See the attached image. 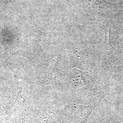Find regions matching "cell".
Instances as JSON below:
<instances>
[{
    "label": "cell",
    "mask_w": 123,
    "mask_h": 123,
    "mask_svg": "<svg viewBox=\"0 0 123 123\" xmlns=\"http://www.w3.org/2000/svg\"><path fill=\"white\" fill-rule=\"evenodd\" d=\"M88 4L94 6H103L107 2L105 0H85Z\"/></svg>",
    "instance_id": "cell-1"
}]
</instances>
